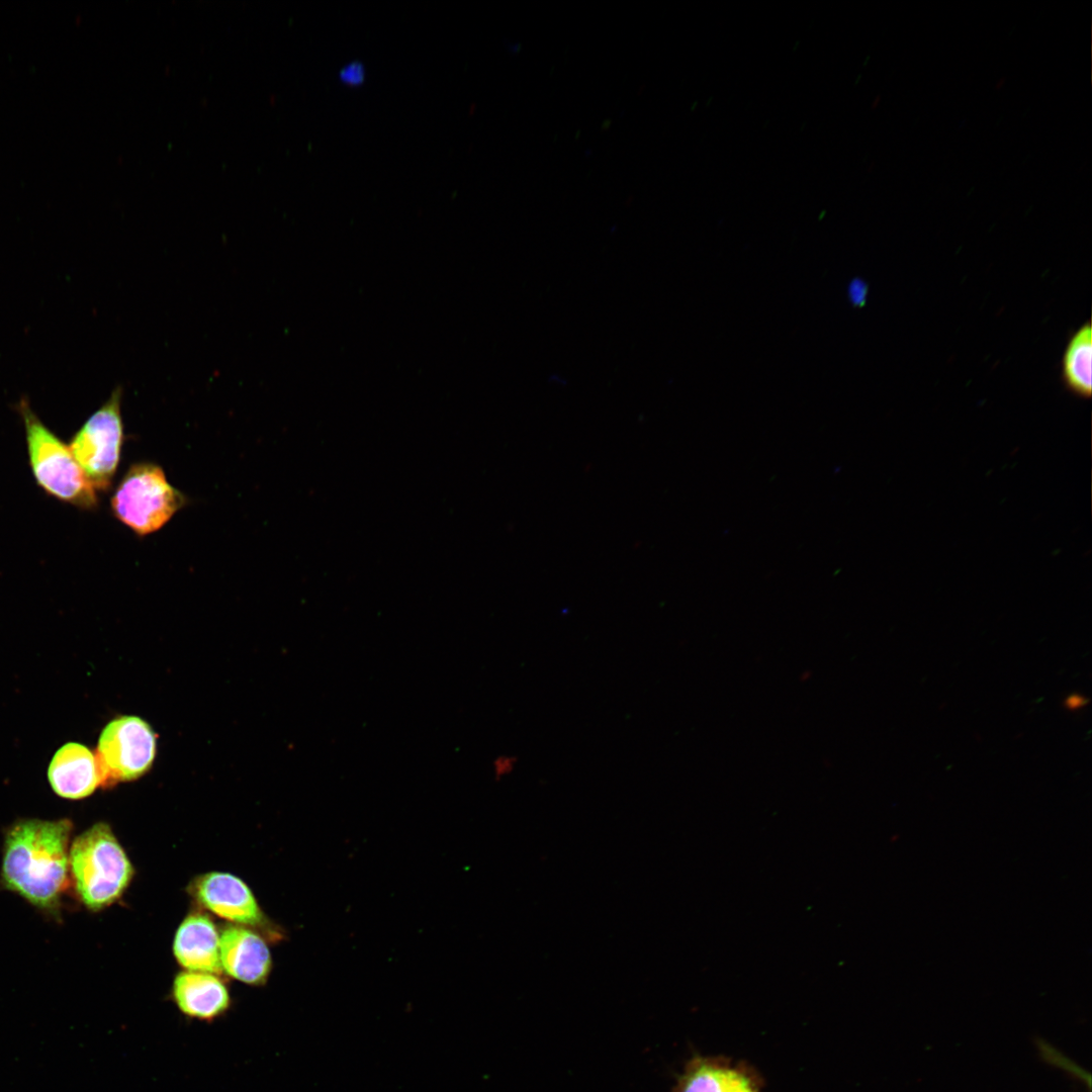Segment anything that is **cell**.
Listing matches in <instances>:
<instances>
[{
    "label": "cell",
    "instance_id": "13",
    "mask_svg": "<svg viewBox=\"0 0 1092 1092\" xmlns=\"http://www.w3.org/2000/svg\"><path fill=\"white\" fill-rule=\"evenodd\" d=\"M1061 378L1076 396L1092 394V326L1087 321L1069 338L1061 360Z\"/></svg>",
    "mask_w": 1092,
    "mask_h": 1092
},
{
    "label": "cell",
    "instance_id": "9",
    "mask_svg": "<svg viewBox=\"0 0 1092 1092\" xmlns=\"http://www.w3.org/2000/svg\"><path fill=\"white\" fill-rule=\"evenodd\" d=\"M54 792L66 799L78 800L91 795L102 785L96 756L83 744L69 742L55 753L48 770Z\"/></svg>",
    "mask_w": 1092,
    "mask_h": 1092
},
{
    "label": "cell",
    "instance_id": "2",
    "mask_svg": "<svg viewBox=\"0 0 1092 1092\" xmlns=\"http://www.w3.org/2000/svg\"><path fill=\"white\" fill-rule=\"evenodd\" d=\"M69 864L81 902L93 911L114 903L133 876L130 861L105 823L93 825L74 839Z\"/></svg>",
    "mask_w": 1092,
    "mask_h": 1092
},
{
    "label": "cell",
    "instance_id": "12",
    "mask_svg": "<svg viewBox=\"0 0 1092 1092\" xmlns=\"http://www.w3.org/2000/svg\"><path fill=\"white\" fill-rule=\"evenodd\" d=\"M220 936L212 920L202 913L188 915L180 924L173 943L174 954L187 971L221 974Z\"/></svg>",
    "mask_w": 1092,
    "mask_h": 1092
},
{
    "label": "cell",
    "instance_id": "5",
    "mask_svg": "<svg viewBox=\"0 0 1092 1092\" xmlns=\"http://www.w3.org/2000/svg\"><path fill=\"white\" fill-rule=\"evenodd\" d=\"M122 389H114L75 433L70 449L94 488L107 490L120 460L123 444Z\"/></svg>",
    "mask_w": 1092,
    "mask_h": 1092
},
{
    "label": "cell",
    "instance_id": "7",
    "mask_svg": "<svg viewBox=\"0 0 1092 1092\" xmlns=\"http://www.w3.org/2000/svg\"><path fill=\"white\" fill-rule=\"evenodd\" d=\"M194 898L206 909L246 927L267 928L268 921L249 887L228 873H208L191 886Z\"/></svg>",
    "mask_w": 1092,
    "mask_h": 1092
},
{
    "label": "cell",
    "instance_id": "15",
    "mask_svg": "<svg viewBox=\"0 0 1092 1092\" xmlns=\"http://www.w3.org/2000/svg\"><path fill=\"white\" fill-rule=\"evenodd\" d=\"M518 763V757L513 754H499L491 762L492 775L495 781H500L510 776Z\"/></svg>",
    "mask_w": 1092,
    "mask_h": 1092
},
{
    "label": "cell",
    "instance_id": "16",
    "mask_svg": "<svg viewBox=\"0 0 1092 1092\" xmlns=\"http://www.w3.org/2000/svg\"><path fill=\"white\" fill-rule=\"evenodd\" d=\"M847 293L852 304L862 305L867 299L868 286L862 280L856 278L849 283Z\"/></svg>",
    "mask_w": 1092,
    "mask_h": 1092
},
{
    "label": "cell",
    "instance_id": "17",
    "mask_svg": "<svg viewBox=\"0 0 1092 1092\" xmlns=\"http://www.w3.org/2000/svg\"><path fill=\"white\" fill-rule=\"evenodd\" d=\"M1087 703L1088 700L1082 695L1072 694L1066 698L1064 705L1068 710L1074 711L1084 707Z\"/></svg>",
    "mask_w": 1092,
    "mask_h": 1092
},
{
    "label": "cell",
    "instance_id": "10",
    "mask_svg": "<svg viewBox=\"0 0 1092 1092\" xmlns=\"http://www.w3.org/2000/svg\"><path fill=\"white\" fill-rule=\"evenodd\" d=\"M673 1092H760L757 1078L748 1069L719 1058L692 1059Z\"/></svg>",
    "mask_w": 1092,
    "mask_h": 1092
},
{
    "label": "cell",
    "instance_id": "8",
    "mask_svg": "<svg viewBox=\"0 0 1092 1092\" xmlns=\"http://www.w3.org/2000/svg\"><path fill=\"white\" fill-rule=\"evenodd\" d=\"M222 971L249 985L266 983L272 968L271 954L265 940L255 931L242 925L228 926L219 939Z\"/></svg>",
    "mask_w": 1092,
    "mask_h": 1092
},
{
    "label": "cell",
    "instance_id": "3",
    "mask_svg": "<svg viewBox=\"0 0 1092 1092\" xmlns=\"http://www.w3.org/2000/svg\"><path fill=\"white\" fill-rule=\"evenodd\" d=\"M22 418L29 464L36 483L50 495L83 510H93L98 498L95 488L75 459L71 449L55 435L22 398Z\"/></svg>",
    "mask_w": 1092,
    "mask_h": 1092
},
{
    "label": "cell",
    "instance_id": "1",
    "mask_svg": "<svg viewBox=\"0 0 1092 1092\" xmlns=\"http://www.w3.org/2000/svg\"><path fill=\"white\" fill-rule=\"evenodd\" d=\"M68 819H25L6 833L1 881L31 905L55 910L69 886Z\"/></svg>",
    "mask_w": 1092,
    "mask_h": 1092
},
{
    "label": "cell",
    "instance_id": "14",
    "mask_svg": "<svg viewBox=\"0 0 1092 1092\" xmlns=\"http://www.w3.org/2000/svg\"><path fill=\"white\" fill-rule=\"evenodd\" d=\"M365 78V66L359 61L348 63L339 72L340 82L349 87H358L362 85Z\"/></svg>",
    "mask_w": 1092,
    "mask_h": 1092
},
{
    "label": "cell",
    "instance_id": "4",
    "mask_svg": "<svg viewBox=\"0 0 1092 1092\" xmlns=\"http://www.w3.org/2000/svg\"><path fill=\"white\" fill-rule=\"evenodd\" d=\"M185 504V495L151 462L132 464L110 500L114 517L139 536L163 528Z\"/></svg>",
    "mask_w": 1092,
    "mask_h": 1092
},
{
    "label": "cell",
    "instance_id": "6",
    "mask_svg": "<svg viewBox=\"0 0 1092 1092\" xmlns=\"http://www.w3.org/2000/svg\"><path fill=\"white\" fill-rule=\"evenodd\" d=\"M156 755V736L151 726L134 716L108 723L97 746L96 759L102 785L132 781L143 776Z\"/></svg>",
    "mask_w": 1092,
    "mask_h": 1092
},
{
    "label": "cell",
    "instance_id": "11",
    "mask_svg": "<svg viewBox=\"0 0 1092 1092\" xmlns=\"http://www.w3.org/2000/svg\"><path fill=\"white\" fill-rule=\"evenodd\" d=\"M172 996L184 1015L202 1021L220 1017L231 1005L224 983L217 975L204 972L186 971L178 974L173 982Z\"/></svg>",
    "mask_w": 1092,
    "mask_h": 1092
}]
</instances>
